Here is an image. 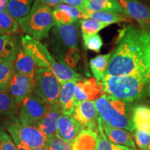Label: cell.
I'll use <instances>...</instances> for the list:
<instances>
[{"label": "cell", "instance_id": "obj_45", "mask_svg": "<svg viewBox=\"0 0 150 150\" xmlns=\"http://www.w3.org/2000/svg\"><path fill=\"white\" fill-rule=\"evenodd\" d=\"M0 35H1V34H0Z\"/></svg>", "mask_w": 150, "mask_h": 150}, {"label": "cell", "instance_id": "obj_10", "mask_svg": "<svg viewBox=\"0 0 150 150\" xmlns=\"http://www.w3.org/2000/svg\"><path fill=\"white\" fill-rule=\"evenodd\" d=\"M72 115L83 130H90L99 134V120L100 116L94 102H76Z\"/></svg>", "mask_w": 150, "mask_h": 150}, {"label": "cell", "instance_id": "obj_7", "mask_svg": "<svg viewBox=\"0 0 150 150\" xmlns=\"http://www.w3.org/2000/svg\"><path fill=\"white\" fill-rule=\"evenodd\" d=\"M4 127L17 146L24 145L33 149L44 147L47 139L36 126L22 124L13 116H11V119L6 122Z\"/></svg>", "mask_w": 150, "mask_h": 150}, {"label": "cell", "instance_id": "obj_35", "mask_svg": "<svg viewBox=\"0 0 150 150\" xmlns=\"http://www.w3.org/2000/svg\"><path fill=\"white\" fill-rule=\"evenodd\" d=\"M0 150H18L11 135L2 129H0Z\"/></svg>", "mask_w": 150, "mask_h": 150}, {"label": "cell", "instance_id": "obj_24", "mask_svg": "<svg viewBox=\"0 0 150 150\" xmlns=\"http://www.w3.org/2000/svg\"><path fill=\"white\" fill-rule=\"evenodd\" d=\"M133 122L135 130L142 129L150 133V107L138 106L134 108Z\"/></svg>", "mask_w": 150, "mask_h": 150}, {"label": "cell", "instance_id": "obj_18", "mask_svg": "<svg viewBox=\"0 0 150 150\" xmlns=\"http://www.w3.org/2000/svg\"><path fill=\"white\" fill-rule=\"evenodd\" d=\"M13 64L15 72L35 77V70L38 67L32 56L29 55L22 47L18 50Z\"/></svg>", "mask_w": 150, "mask_h": 150}, {"label": "cell", "instance_id": "obj_37", "mask_svg": "<svg viewBox=\"0 0 150 150\" xmlns=\"http://www.w3.org/2000/svg\"><path fill=\"white\" fill-rule=\"evenodd\" d=\"M63 1L67 4L76 7L87 13L89 0H63Z\"/></svg>", "mask_w": 150, "mask_h": 150}, {"label": "cell", "instance_id": "obj_15", "mask_svg": "<svg viewBox=\"0 0 150 150\" xmlns=\"http://www.w3.org/2000/svg\"><path fill=\"white\" fill-rule=\"evenodd\" d=\"M82 130V127L73 116L62 115L57 124L56 136L72 144Z\"/></svg>", "mask_w": 150, "mask_h": 150}, {"label": "cell", "instance_id": "obj_44", "mask_svg": "<svg viewBox=\"0 0 150 150\" xmlns=\"http://www.w3.org/2000/svg\"><path fill=\"white\" fill-rule=\"evenodd\" d=\"M147 150H150V143L149 145V147H148V148H147Z\"/></svg>", "mask_w": 150, "mask_h": 150}, {"label": "cell", "instance_id": "obj_17", "mask_svg": "<svg viewBox=\"0 0 150 150\" xmlns=\"http://www.w3.org/2000/svg\"><path fill=\"white\" fill-rule=\"evenodd\" d=\"M76 84V81H67L61 83L59 102L62 106L63 115H71L72 114L76 104V99H75Z\"/></svg>", "mask_w": 150, "mask_h": 150}, {"label": "cell", "instance_id": "obj_34", "mask_svg": "<svg viewBox=\"0 0 150 150\" xmlns=\"http://www.w3.org/2000/svg\"><path fill=\"white\" fill-rule=\"evenodd\" d=\"M135 139L137 145L140 150H147L150 143L149 132L142 129H136L135 133Z\"/></svg>", "mask_w": 150, "mask_h": 150}, {"label": "cell", "instance_id": "obj_29", "mask_svg": "<svg viewBox=\"0 0 150 150\" xmlns=\"http://www.w3.org/2000/svg\"><path fill=\"white\" fill-rule=\"evenodd\" d=\"M15 73L13 61L0 60V90H6Z\"/></svg>", "mask_w": 150, "mask_h": 150}, {"label": "cell", "instance_id": "obj_5", "mask_svg": "<svg viewBox=\"0 0 150 150\" xmlns=\"http://www.w3.org/2000/svg\"><path fill=\"white\" fill-rule=\"evenodd\" d=\"M130 102H124L115 97L104 94L94 101L95 107L102 120L110 126L133 132V110Z\"/></svg>", "mask_w": 150, "mask_h": 150}, {"label": "cell", "instance_id": "obj_11", "mask_svg": "<svg viewBox=\"0 0 150 150\" xmlns=\"http://www.w3.org/2000/svg\"><path fill=\"white\" fill-rule=\"evenodd\" d=\"M34 86V77L15 72L6 91L11 94L17 104H20L33 92Z\"/></svg>", "mask_w": 150, "mask_h": 150}, {"label": "cell", "instance_id": "obj_30", "mask_svg": "<svg viewBox=\"0 0 150 150\" xmlns=\"http://www.w3.org/2000/svg\"><path fill=\"white\" fill-rule=\"evenodd\" d=\"M79 22L82 34H96L102 29L110 25L93 18L81 20Z\"/></svg>", "mask_w": 150, "mask_h": 150}, {"label": "cell", "instance_id": "obj_31", "mask_svg": "<svg viewBox=\"0 0 150 150\" xmlns=\"http://www.w3.org/2000/svg\"><path fill=\"white\" fill-rule=\"evenodd\" d=\"M83 40V45L86 50L95 52H100L103 46V42L99 34H82Z\"/></svg>", "mask_w": 150, "mask_h": 150}, {"label": "cell", "instance_id": "obj_25", "mask_svg": "<svg viewBox=\"0 0 150 150\" xmlns=\"http://www.w3.org/2000/svg\"><path fill=\"white\" fill-rule=\"evenodd\" d=\"M87 14L90 18L108 24L131 21V19L126 15L107 11H88Z\"/></svg>", "mask_w": 150, "mask_h": 150}, {"label": "cell", "instance_id": "obj_22", "mask_svg": "<svg viewBox=\"0 0 150 150\" xmlns=\"http://www.w3.org/2000/svg\"><path fill=\"white\" fill-rule=\"evenodd\" d=\"M35 0H8L6 11L17 21L29 13Z\"/></svg>", "mask_w": 150, "mask_h": 150}, {"label": "cell", "instance_id": "obj_12", "mask_svg": "<svg viewBox=\"0 0 150 150\" xmlns=\"http://www.w3.org/2000/svg\"><path fill=\"white\" fill-rule=\"evenodd\" d=\"M127 16L139 23L142 29L150 28V6L138 0H118Z\"/></svg>", "mask_w": 150, "mask_h": 150}, {"label": "cell", "instance_id": "obj_27", "mask_svg": "<svg viewBox=\"0 0 150 150\" xmlns=\"http://www.w3.org/2000/svg\"><path fill=\"white\" fill-rule=\"evenodd\" d=\"M19 23L7 11L0 12V34L11 35L19 29Z\"/></svg>", "mask_w": 150, "mask_h": 150}, {"label": "cell", "instance_id": "obj_20", "mask_svg": "<svg viewBox=\"0 0 150 150\" xmlns=\"http://www.w3.org/2000/svg\"><path fill=\"white\" fill-rule=\"evenodd\" d=\"M97 134L90 130H82L72 143L73 150H96Z\"/></svg>", "mask_w": 150, "mask_h": 150}, {"label": "cell", "instance_id": "obj_19", "mask_svg": "<svg viewBox=\"0 0 150 150\" xmlns=\"http://www.w3.org/2000/svg\"><path fill=\"white\" fill-rule=\"evenodd\" d=\"M17 38L12 35H0V60L13 62L20 50Z\"/></svg>", "mask_w": 150, "mask_h": 150}, {"label": "cell", "instance_id": "obj_26", "mask_svg": "<svg viewBox=\"0 0 150 150\" xmlns=\"http://www.w3.org/2000/svg\"><path fill=\"white\" fill-rule=\"evenodd\" d=\"M17 103L6 90H0V117L13 116L16 110Z\"/></svg>", "mask_w": 150, "mask_h": 150}, {"label": "cell", "instance_id": "obj_13", "mask_svg": "<svg viewBox=\"0 0 150 150\" xmlns=\"http://www.w3.org/2000/svg\"><path fill=\"white\" fill-rule=\"evenodd\" d=\"M104 94L102 84L95 78L83 79L76 81L75 89L76 102H94Z\"/></svg>", "mask_w": 150, "mask_h": 150}, {"label": "cell", "instance_id": "obj_2", "mask_svg": "<svg viewBox=\"0 0 150 150\" xmlns=\"http://www.w3.org/2000/svg\"><path fill=\"white\" fill-rule=\"evenodd\" d=\"M21 47L32 56L38 67L51 70L60 83L67 81H80L83 77L67 65L58 61L50 53L46 45L29 35L21 37Z\"/></svg>", "mask_w": 150, "mask_h": 150}, {"label": "cell", "instance_id": "obj_28", "mask_svg": "<svg viewBox=\"0 0 150 150\" xmlns=\"http://www.w3.org/2000/svg\"><path fill=\"white\" fill-rule=\"evenodd\" d=\"M96 150H131L128 147L119 145H116L110 141L104 134L103 129L101 117L99 120V134H97V149Z\"/></svg>", "mask_w": 150, "mask_h": 150}, {"label": "cell", "instance_id": "obj_38", "mask_svg": "<svg viewBox=\"0 0 150 150\" xmlns=\"http://www.w3.org/2000/svg\"><path fill=\"white\" fill-rule=\"evenodd\" d=\"M38 1L43 4L50 7H53V8L63 3V0H38Z\"/></svg>", "mask_w": 150, "mask_h": 150}, {"label": "cell", "instance_id": "obj_3", "mask_svg": "<svg viewBox=\"0 0 150 150\" xmlns=\"http://www.w3.org/2000/svg\"><path fill=\"white\" fill-rule=\"evenodd\" d=\"M78 40V25L75 22L57 25L52 31L51 43L54 56L72 69L80 60Z\"/></svg>", "mask_w": 150, "mask_h": 150}, {"label": "cell", "instance_id": "obj_9", "mask_svg": "<svg viewBox=\"0 0 150 150\" xmlns=\"http://www.w3.org/2000/svg\"><path fill=\"white\" fill-rule=\"evenodd\" d=\"M18 120L24 125L36 126L44 117L50 105L35 94H31L20 103Z\"/></svg>", "mask_w": 150, "mask_h": 150}, {"label": "cell", "instance_id": "obj_6", "mask_svg": "<svg viewBox=\"0 0 150 150\" xmlns=\"http://www.w3.org/2000/svg\"><path fill=\"white\" fill-rule=\"evenodd\" d=\"M18 22L24 32L37 40L49 37L50 31L56 26L51 7L35 0L29 13Z\"/></svg>", "mask_w": 150, "mask_h": 150}, {"label": "cell", "instance_id": "obj_33", "mask_svg": "<svg viewBox=\"0 0 150 150\" xmlns=\"http://www.w3.org/2000/svg\"><path fill=\"white\" fill-rule=\"evenodd\" d=\"M54 8L59 9V10L65 11V12H67L72 18H74V20H85V19L90 18L88 15L86 13L81 11L79 8H76V7L67 4H65V3L61 4L54 7Z\"/></svg>", "mask_w": 150, "mask_h": 150}, {"label": "cell", "instance_id": "obj_40", "mask_svg": "<svg viewBox=\"0 0 150 150\" xmlns=\"http://www.w3.org/2000/svg\"><path fill=\"white\" fill-rule=\"evenodd\" d=\"M17 148H18V150H32L29 149V147H26V146H24V145H18L17 146Z\"/></svg>", "mask_w": 150, "mask_h": 150}, {"label": "cell", "instance_id": "obj_41", "mask_svg": "<svg viewBox=\"0 0 150 150\" xmlns=\"http://www.w3.org/2000/svg\"><path fill=\"white\" fill-rule=\"evenodd\" d=\"M32 150H47L46 148L45 147H38L35 148V149H33Z\"/></svg>", "mask_w": 150, "mask_h": 150}, {"label": "cell", "instance_id": "obj_39", "mask_svg": "<svg viewBox=\"0 0 150 150\" xmlns=\"http://www.w3.org/2000/svg\"><path fill=\"white\" fill-rule=\"evenodd\" d=\"M8 0H0V12L6 11Z\"/></svg>", "mask_w": 150, "mask_h": 150}, {"label": "cell", "instance_id": "obj_8", "mask_svg": "<svg viewBox=\"0 0 150 150\" xmlns=\"http://www.w3.org/2000/svg\"><path fill=\"white\" fill-rule=\"evenodd\" d=\"M34 79V94L49 105L59 102L61 83L51 70L38 67Z\"/></svg>", "mask_w": 150, "mask_h": 150}, {"label": "cell", "instance_id": "obj_36", "mask_svg": "<svg viewBox=\"0 0 150 150\" xmlns=\"http://www.w3.org/2000/svg\"><path fill=\"white\" fill-rule=\"evenodd\" d=\"M52 10H53L54 20L56 21V26L72 24L76 21V20L72 18L70 15L64 11L59 10V9L56 8H53Z\"/></svg>", "mask_w": 150, "mask_h": 150}, {"label": "cell", "instance_id": "obj_14", "mask_svg": "<svg viewBox=\"0 0 150 150\" xmlns=\"http://www.w3.org/2000/svg\"><path fill=\"white\" fill-rule=\"evenodd\" d=\"M61 115L62 106L59 101L50 105L47 113L37 124L36 127L42 131L47 138L56 136L58 121Z\"/></svg>", "mask_w": 150, "mask_h": 150}, {"label": "cell", "instance_id": "obj_42", "mask_svg": "<svg viewBox=\"0 0 150 150\" xmlns=\"http://www.w3.org/2000/svg\"><path fill=\"white\" fill-rule=\"evenodd\" d=\"M148 91H149V94H150V83H149V86H148Z\"/></svg>", "mask_w": 150, "mask_h": 150}, {"label": "cell", "instance_id": "obj_43", "mask_svg": "<svg viewBox=\"0 0 150 150\" xmlns=\"http://www.w3.org/2000/svg\"><path fill=\"white\" fill-rule=\"evenodd\" d=\"M145 1H147V3H149V4H150V0H145Z\"/></svg>", "mask_w": 150, "mask_h": 150}, {"label": "cell", "instance_id": "obj_32", "mask_svg": "<svg viewBox=\"0 0 150 150\" xmlns=\"http://www.w3.org/2000/svg\"><path fill=\"white\" fill-rule=\"evenodd\" d=\"M44 147L47 150H73L72 144L57 136L47 138Z\"/></svg>", "mask_w": 150, "mask_h": 150}, {"label": "cell", "instance_id": "obj_23", "mask_svg": "<svg viewBox=\"0 0 150 150\" xmlns=\"http://www.w3.org/2000/svg\"><path fill=\"white\" fill-rule=\"evenodd\" d=\"M88 11H107L126 15L118 0H89Z\"/></svg>", "mask_w": 150, "mask_h": 150}, {"label": "cell", "instance_id": "obj_21", "mask_svg": "<svg viewBox=\"0 0 150 150\" xmlns=\"http://www.w3.org/2000/svg\"><path fill=\"white\" fill-rule=\"evenodd\" d=\"M112 56V52L102 55H98L93 58L90 61V67L94 77L100 82L106 76V72Z\"/></svg>", "mask_w": 150, "mask_h": 150}, {"label": "cell", "instance_id": "obj_1", "mask_svg": "<svg viewBox=\"0 0 150 150\" xmlns=\"http://www.w3.org/2000/svg\"><path fill=\"white\" fill-rule=\"evenodd\" d=\"M106 75L150 76L149 29L129 26L120 30Z\"/></svg>", "mask_w": 150, "mask_h": 150}, {"label": "cell", "instance_id": "obj_16", "mask_svg": "<svg viewBox=\"0 0 150 150\" xmlns=\"http://www.w3.org/2000/svg\"><path fill=\"white\" fill-rule=\"evenodd\" d=\"M101 122L106 136L110 141L116 145L128 147L131 150H136V147L134 141V137L131 133L125 129L116 128L106 123L101 118Z\"/></svg>", "mask_w": 150, "mask_h": 150}, {"label": "cell", "instance_id": "obj_4", "mask_svg": "<svg viewBox=\"0 0 150 150\" xmlns=\"http://www.w3.org/2000/svg\"><path fill=\"white\" fill-rule=\"evenodd\" d=\"M105 93L124 102H131L140 98L150 83V76L106 75L99 82Z\"/></svg>", "mask_w": 150, "mask_h": 150}]
</instances>
